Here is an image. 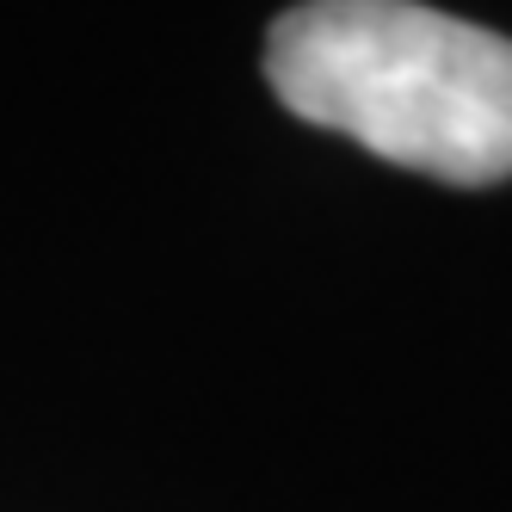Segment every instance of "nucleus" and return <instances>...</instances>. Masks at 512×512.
<instances>
[{
	"label": "nucleus",
	"mask_w": 512,
	"mask_h": 512,
	"mask_svg": "<svg viewBox=\"0 0 512 512\" xmlns=\"http://www.w3.org/2000/svg\"><path fill=\"white\" fill-rule=\"evenodd\" d=\"M284 112L445 186L512 173V38L420 0H297L266 31Z\"/></svg>",
	"instance_id": "f257e3e1"
}]
</instances>
